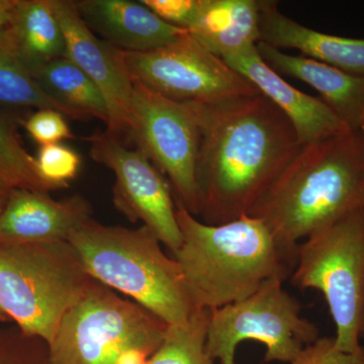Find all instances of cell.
Here are the masks:
<instances>
[{"instance_id":"cell-1","label":"cell","mask_w":364,"mask_h":364,"mask_svg":"<svg viewBox=\"0 0 364 364\" xmlns=\"http://www.w3.org/2000/svg\"><path fill=\"white\" fill-rule=\"evenodd\" d=\"M301 144L261 93L202 107L198 219L221 225L250 214Z\"/></svg>"},{"instance_id":"cell-2","label":"cell","mask_w":364,"mask_h":364,"mask_svg":"<svg viewBox=\"0 0 364 364\" xmlns=\"http://www.w3.org/2000/svg\"><path fill=\"white\" fill-rule=\"evenodd\" d=\"M363 210L364 136L345 131L301 145L248 215L296 257L301 242Z\"/></svg>"},{"instance_id":"cell-3","label":"cell","mask_w":364,"mask_h":364,"mask_svg":"<svg viewBox=\"0 0 364 364\" xmlns=\"http://www.w3.org/2000/svg\"><path fill=\"white\" fill-rule=\"evenodd\" d=\"M182 244L172 255L196 308L213 311L240 301L269 280L289 279L296 257L280 248L264 223L243 215L208 225L176 203Z\"/></svg>"},{"instance_id":"cell-4","label":"cell","mask_w":364,"mask_h":364,"mask_svg":"<svg viewBox=\"0 0 364 364\" xmlns=\"http://www.w3.org/2000/svg\"><path fill=\"white\" fill-rule=\"evenodd\" d=\"M91 277L132 299L168 326L186 324L196 308L181 267L147 227L105 226L90 221L70 235Z\"/></svg>"},{"instance_id":"cell-5","label":"cell","mask_w":364,"mask_h":364,"mask_svg":"<svg viewBox=\"0 0 364 364\" xmlns=\"http://www.w3.org/2000/svg\"><path fill=\"white\" fill-rule=\"evenodd\" d=\"M95 282L69 241L0 242V310L26 336L51 344L66 314Z\"/></svg>"},{"instance_id":"cell-6","label":"cell","mask_w":364,"mask_h":364,"mask_svg":"<svg viewBox=\"0 0 364 364\" xmlns=\"http://www.w3.org/2000/svg\"><path fill=\"white\" fill-rule=\"evenodd\" d=\"M168 325L95 280L62 320L49 364H146Z\"/></svg>"},{"instance_id":"cell-7","label":"cell","mask_w":364,"mask_h":364,"mask_svg":"<svg viewBox=\"0 0 364 364\" xmlns=\"http://www.w3.org/2000/svg\"><path fill=\"white\" fill-rule=\"evenodd\" d=\"M289 280L301 291L317 289L324 296L340 350L364 352L359 338L364 301V210L301 242Z\"/></svg>"},{"instance_id":"cell-8","label":"cell","mask_w":364,"mask_h":364,"mask_svg":"<svg viewBox=\"0 0 364 364\" xmlns=\"http://www.w3.org/2000/svg\"><path fill=\"white\" fill-rule=\"evenodd\" d=\"M269 280L248 298L210 311L207 351L213 360L235 364L237 347L246 340L267 348L264 363H291L320 338L317 326L301 317V306L284 287Z\"/></svg>"},{"instance_id":"cell-9","label":"cell","mask_w":364,"mask_h":364,"mask_svg":"<svg viewBox=\"0 0 364 364\" xmlns=\"http://www.w3.org/2000/svg\"><path fill=\"white\" fill-rule=\"evenodd\" d=\"M202 107L163 97L133 79L127 138L161 171L176 203L196 218Z\"/></svg>"},{"instance_id":"cell-10","label":"cell","mask_w":364,"mask_h":364,"mask_svg":"<svg viewBox=\"0 0 364 364\" xmlns=\"http://www.w3.org/2000/svg\"><path fill=\"white\" fill-rule=\"evenodd\" d=\"M121 55L132 78L176 102L210 105L260 93L188 32L152 51Z\"/></svg>"},{"instance_id":"cell-11","label":"cell","mask_w":364,"mask_h":364,"mask_svg":"<svg viewBox=\"0 0 364 364\" xmlns=\"http://www.w3.org/2000/svg\"><path fill=\"white\" fill-rule=\"evenodd\" d=\"M86 140L93 161L114 172V208L131 222H142L172 255L182 244L176 203L169 182L140 150L131 149L107 131H97Z\"/></svg>"},{"instance_id":"cell-12","label":"cell","mask_w":364,"mask_h":364,"mask_svg":"<svg viewBox=\"0 0 364 364\" xmlns=\"http://www.w3.org/2000/svg\"><path fill=\"white\" fill-rule=\"evenodd\" d=\"M50 2L65 39V56L95 83L107 102L109 121L105 131L121 140L127 138L133 78L124 65L121 51L97 37L86 26L75 1Z\"/></svg>"},{"instance_id":"cell-13","label":"cell","mask_w":364,"mask_h":364,"mask_svg":"<svg viewBox=\"0 0 364 364\" xmlns=\"http://www.w3.org/2000/svg\"><path fill=\"white\" fill-rule=\"evenodd\" d=\"M92 208L82 196L54 200L47 193L11 189L0 214V242L37 244L68 241L91 219Z\"/></svg>"},{"instance_id":"cell-14","label":"cell","mask_w":364,"mask_h":364,"mask_svg":"<svg viewBox=\"0 0 364 364\" xmlns=\"http://www.w3.org/2000/svg\"><path fill=\"white\" fill-rule=\"evenodd\" d=\"M223 60L286 114L301 145L350 131L320 97L296 90L268 66L257 47Z\"/></svg>"},{"instance_id":"cell-15","label":"cell","mask_w":364,"mask_h":364,"mask_svg":"<svg viewBox=\"0 0 364 364\" xmlns=\"http://www.w3.org/2000/svg\"><path fill=\"white\" fill-rule=\"evenodd\" d=\"M75 4L86 26L119 51H152L188 32L161 20L142 1L78 0Z\"/></svg>"},{"instance_id":"cell-16","label":"cell","mask_w":364,"mask_h":364,"mask_svg":"<svg viewBox=\"0 0 364 364\" xmlns=\"http://www.w3.org/2000/svg\"><path fill=\"white\" fill-rule=\"evenodd\" d=\"M259 43L277 49H294L306 57L364 75V39L320 33L280 13L277 2L260 0Z\"/></svg>"},{"instance_id":"cell-17","label":"cell","mask_w":364,"mask_h":364,"mask_svg":"<svg viewBox=\"0 0 364 364\" xmlns=\"http://www.w3.org/2000/svg\"><path fill=\"white\" fill-rule=\"evenodd\" d=\"M261 58L279 75L312 86L320 98L350 131L364 127V75L348 73L304 56H293L258 43Z\"/></svg>"},{"instance_id":"cell-18","label":"cell","mask_w":364,"mask_h":364,"mask_svg":"<svg viewBox=\"0 0 364 364\" xmlns=\"http://www.w3.org/2000/svg\"><path fill=\"white\" fill-rule=\"evenodd\" d=\"M260 0H198L188 33L224 59L257 47Z\"/></svg>"},{"instance_id":"cell-19","label":"cell","mask_w":364,"mask_h":364,"mask_svg":"<svg viewBox=\"0 0 364 364\" xmlns=\"http://www.w3.org/2000/svg\"><path fill=\"white\" fill-rule=\"evenodd\" d=\"M4 32L32 74L65 56V39L50 0H18Z\"/></svg>"},{"instance_id":"cell-20","label":"cell","mask_w":364,"mask_h":364,"mask_svg":"<svg viewBox=\"0 0 364 364\" xmlns=\"http://www.w3.org/2000/svg\"><path fill=\"white\" fill-rule=\"evenodd\" d=\"M41 87L51 97L82 112L90 119L109 124V114L104 95L95 83L66 56L53 60L33 72Z\"/></svg>"},{"instance_id":"cell-21","label":"cell","mask_w":364,"mask_h":364,"mask_svg":"<svg viewBox=\"0 0 364 364\" xmlns=\"http://www.w3.org/2000/svg\"><path fill=\"white\" fill-rule=\"evenodd\" d=\"M0 105L53 109L67 119L88 121L90 117L71 109L41 87L32 72L21 62L4 30L0 32Z\"/></svg>"},{"instance_id":"cell-22","label":"cell","mask_w":364,"mask_h":364,"mask_svg":"<svg viewBox=\"0 0 364 364\" xmlns=\"http://www.w3.org/2000/svg\"><path fill=\"white\" fill-rule=\"evenodd\" d=\"M210 311L198 310L188 323L168 326L161 346L146 364H214L208 354Z\"/></svg>"},{"instance_id":"cell-23","label":"cell","mask_w":364,"mask_h":364,"mask_svg":"<svg viewBox=\"0 0 364 364\" xmlns=\"http://www.w3.org/2000/svg\"><path fill=\"white\" fill-rule=\"evenodd\" d=\"M0 184L9 189L49 193L57 191L41 178L36 159L23 147L16 128L0 117Z\"/></svg>"},{"instance_id":"cell-24","label":"cell","mask_w":364,"mask_h":364,"mask_svg":"<svg viewBox=\"0 0 364 364\" xmlns=\"http://www.w3.org/2000/svg\"><path fill=\"white\" fill-rule=\"evenodd\" d=\"M35 159L41 178L56 189L67 188L81 166L77 153L62 144L41 146Z\"/></svg>"},{"instance_id":"cell-25","label":"cell","mask_w":364,"mask_h":364,"mask_svg":"<svg viewBox=\"0 0 364 364\" xmlns=\"http://www.w3.org/2000/svg\"><path fill=\"white\" fill-rule=\"evenodd\" d=\"M67 117L53 109H39L26 119L25 127L31 138L41 146L60 144L74 138Z\"/></svg>"},{"instance_id":"cell-26","label":"cell","mask_w":364,"mask_h":364,"mask_svg":"<svg viewBox=\"0 0 364 364\" xmlns=\"http://www.w3.org/2000/svg\"><path fill=\"white\" fill-rule=\"evenodd\" d=\"M291 364H364V352L346 353L337 347L334 337H320L299 352Z\"/></svg>"},{"instance_id":"cell-27","label":"cell","mask_w":364,"mask_h":364,"mask_svg":"<svg viewBox=\"0 0 364 364\" xmlns=\"http://www.w3.org/2000/svg\"><path fill=\"white\" fill-rule=\"evenodd\" d=\"M146 6L169 25L188 31L195 20L198 0H142Z\"/></svg>"},{"instance_id":"cell-28","label":"cell","mask_w":364,"mask_h":364,"mask_svg":"<svg viewBox=\"0 0 364 364\" xmlns=\"http://www.w3.org/2000/svg\"><path fill=\"white\" fill-rule=\"evenodd\" d=\"M18 0H0V32L6 28Z\"/></svg>"},{"instance_id":"cell-29","label":"cell","mask_w":364,"mask_h":364,"mask_svg":"<svg viewBox=\"0 0 364 364\" xmlns=\"http://www.w3.org/2000/svg\"><path fill=\"white\" fill-rule=\"evenodd\" d=\"M9 189L4 188V186L0 184V214L6 207L7 198H9Z\"/></svg>"},{"instance_id":"cell-30","label":"cell","mask_w":364,"mask_h":364,"mask_svg":"<svg viewBox=\"0 0 364 364\" xmlns=\"http://www.w3.org/2000/svg\"><path fill=\"white\" fill-rule=\"evenodd\" d=\"M359 338H360V341H364V301L363 313H361L360 327H359Z\"/></svg>"},{"instance_id":"cell-31","label":"cell","mask_w":364,"mask_h":364,"mask_svg":"<svg viewBox=\"0 0 364 364\" xmlns=\"http://www.w3.org/2000/svg\"><path fill=\"white\" fill-rule=\"evenodd\" d=\"M6 318V316L4 315V312H2L1 310H0V321L4 320V318Z\"/></svg>"},{"instance_id":"cell-32","label":"cell","mask_w":364,"mask_h":364,"mask_svg":"<svg viewBox=\"0 0 364 364\" xmlns=\"http://www.w3.org/2000/svg\"><path fill=\"white\" fill-rule=\"evenodd\" d=\"M361 132H363V136H364V127L363 129H361Z\"/></svg>"}]
</instances>
